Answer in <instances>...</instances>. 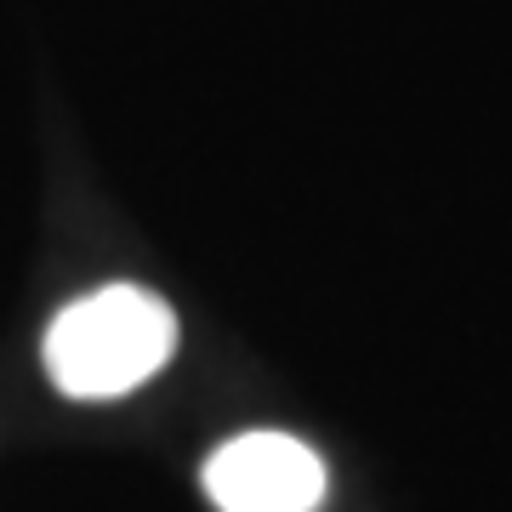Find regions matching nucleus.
I'll return each mask as SVG.
<instances>
[{"label":"nucleus","mask_w":512,"mask_h":512,"mask_svg":"<svg viewBox=\"0 0 512 512\" xmlns=\"http://www.w3.org/2000/svg\"><path fill=\"white\" fill-rule=\"evenodd\" d=\"M177 348V313L154 291L109 285L69 302L46 330V370L69 399H120Z\"/></svg>","instance_id":"1"},{"label":"nucleus","mask_w":512,"mask_h":512,"mask_svg":"<svg viewBox=\"0 0 512 512\" xmlns=\"http://www.w3.org/2000/svg\"><path fill=\"white\" fill-rule=\"evenodd\" d=\"M205 490L222 512H313L325 495V461L285 433H245L205 461Z\"/></svg>","instance_id":"2"}]
</instances>
